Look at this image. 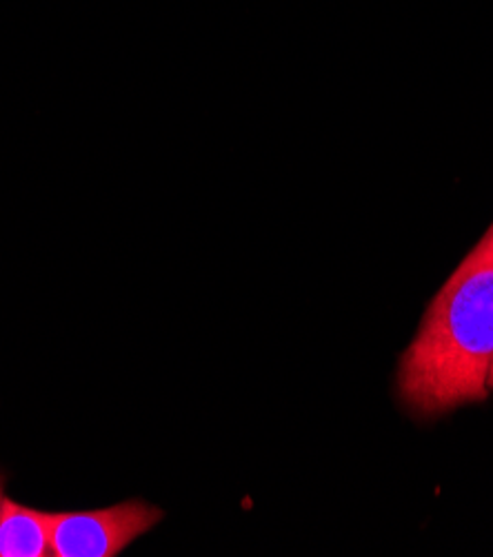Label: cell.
I'll use <instances>...</instances> for the list:
<instances>
[{"mask_svg":"<svg viewBox=\"0 0 493 557\" xmlns=\"http://www.w3.org/2000/svg\"><path fill=\"white\" fill-rule=\"evenodd\" d=\"M493 267L460 262L431 300L398 367V396L433 418L476 405L491 392Z\"/></svg>","mask_w":493,"mask_h":557,"instance_id":"1","label":"cell"},{"mask_svg":"<svg viewBox=\"0 0 493 557\" xmlns=\"http://www.w3.org/2000/svg\"><path fill=\"white\" fill-rule=\"evenodd\" d=\"M143 499L74 513H51L53 557H114L162 520Z\"/></svg>","mask_w":493,"mask_h":557,"instance_id":"2","label":"cell"},{"mask_svg":"<svg viewBox=\"0 0 493 557\" xmlns=\"http://www.w3.org/2000/svg\"><path fill=\"white\" fill-rule=\"evenodd\" d=\"M0 557H53L51 513L3 497L0 507Z\"/></svg>","mask_w":493,"mask_h":557,"instance_id":"3","label":"cell"},{"mask_svg":"<svg viewBox=\"0 0 493 557\" xmlns=\"http://www.w3.org/2000/svg\"><path fill=\"white\" fill-rule=\"evenodd\" d=\"M463 262L473 267H493V227L486 232V236L473 247V251Z\"/></svg>","mask_w":493,"mask_h":557,"instance_id":"4","label":"cell"},{"mask_svg":"<svg viewBox=\"0 0 493 557\" xmlns=\"http://www.w3.org/2000/svg\"><path fill=\"white\" fill-rule=\"evenodd\" d=\"M3 497H5L3 495V484H0V507H3Z\"/></svg>","mask_w":493,"mask_h":557,"instance_id":"5","label":"cell"},{"mask_svg":"<svg viewBox=\"0 0 493 557\" xmlns=\"http://www.w3.org/2000/svg\"><path fill=\"white\" fill-rule=\"evenodd\" d=\"M491 388H493V373H491Z\"/></svg>","mask_w":493,"mask_h":557,"instance_id":"6","label":"cell"}]
</instances>
